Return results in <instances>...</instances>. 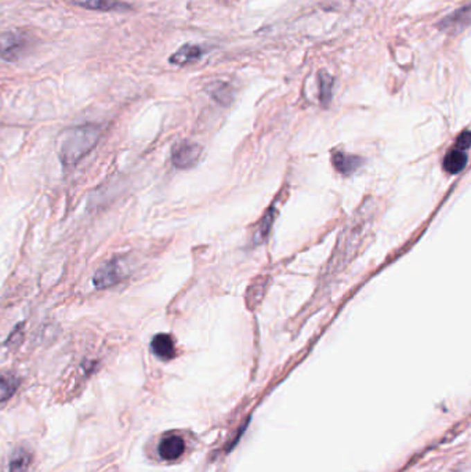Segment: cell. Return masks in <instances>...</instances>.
<instances>
[{
  "mask_svg": "<svg viewBox=\"0 0 471 472\" xmlns=\"http://www.w3.org/2000/svg\"><path fill=\"white\" fill-rule=\"evenodd\" d=\"M101 129L96 125H85L66 130L60 143L58 156L64 166H75L98 143Z\"/></svg>",
  "mask_w": 471,
  "mask_h": 472,
  "instance_id": "obj_1",
  "label": "cell"
},
{
  "mask_svg": "<svg viewBox=\"0 0 471 472\" xmlns=\"http://www.w3.org/2000/svg\"><path fill=\"white\" fill-rule=\"evenodd\" d=\"M30 40L26 33L8 30L0 35V58L15 62L29 50Z\"/></svg>",
  "mask_w": 471,
  "mask_h": 472,
  "instance_id": "obj_2",
  "label": "cell"
},
{
  "mask_svg": "<svg viewBox=\"0 0 471 472\" xmlns=\"http://www.w3.org/2000/svg\"><path fill=\"white\" fill-rule=\"evenodd\" d=\"M202 154V148L195 143H180L172 151V162L177 169L193 167Z\"/></svg>",
  "mask_w": 471,
  "mask_h": 472,
  "instance_id": "obj_3",
  "label": "cell"
},
{
  "mask_svg": "<svg viewBox=\"0 0 471 472\" xmlns=\"http://www.w3.org/2000/svg\"><path fill=\"white\" fill-rule=\"evenodd\" d=\"M122 265L118 260H112L107 264H104L93 278V283L97 289H108L115 284H118L123 279V271Z\"/></svg>",
  "mask_w": 471,
  "mask_h": 472,
  "instance_id": "obj_4",
  "label": "cell"
},
{
  "mask_svg": "<svg viewBox=\"0 0 471 472\" xmlns=\"http://www.w3.org/2000/svg\"><path fill=\"white\" fill-rule=\"evenodd\" d=\"M470 24V4H466L438 22V28L448 33H459Z\"/></svg>",
  "mask_w": 471,
  "mask_h": 472,
  "instance_id": "obj_5",
  "label": "cell"
},
{
  "mask_svg": "<svg viewBox=\"0 0 471 472\" xmlns=\"http://www.w3.org/2000/svg\"><path fill=\"white\" fill-rule=\"evenodd\" d=\"M184 451H186V444L183 438L177 435H170V437L163 438L158 448L159 456L166 462L177 460L184 453Z\"/></svg>",
  "mask_w": 471,
  "mask_h": 472,
  "instance_id": "obj_6",
  "label": "cell"
},
{
  "mask_svg": "<svg viewBox=\"0 0 471 472\" xmlns=\"http://www.w3.org/2000/svg\"><path fill=\"white\" fill-rule=\"evenodd\" d=\"M72 4L94 11H129L130 6L121 0H69Z\"/></svg>",
  "mask_w": 471,
  "mask_h": 472,
  "instance_id": "obj_7",
  "label": "cell"
},
{
  "mask_svg": "<svg viewBox=\"0 0 471 472\" xmlns=\"http://www.w3.org/2000/svg\"><path fill=\"white\" fill-rule=\"evenodd\" d=\"M204 53H205L204 47H201L198 44L187 43V44L181 46L176 53H173V55L170 57L169 61L175 65L184 66V65H188V64L198 61L204 55Z\"/></svg>",
  "mask_w": 471,
  "mask_h": 472,
  "instance_id": "obj_8",
  "label": "cell"
},
{
  "mask_svg": "<svg viewBox=\"0 0 471 472\" xmlns=\"http://www.w3.org/2000/svg\"><path fill=\"white\" fill-rule=\"evenodd\" d=\"M151 348L152 352L163 361H169L173 359L176 356V348H175V343L173 338L166 334V333H159L152 338L151 343Z\"/></svg>",
  "mask_w": 471,
  "mask_h": 472,
  "instance_id": "obj_9",
  "label": "cell"
},
{
  "mask_svg": "<svg viewBox=\"0 0 471 472\" xmlns=\"http://www.w3.org/2000/svg\"><path fill=\"white\" fill-rule=\"evenodd\" d=\"M468 165V155L462 149L451 151L444 159V169L451 174L461 173Z\"/></svg>",
  "mask_w": 471,
  "mask_h": 472,
  "instance_id": "obj_10",
  "label": "cell"
},
{
  "mask_svg": "<svg viewBox=\"0 0 471 472\" xmlns=\"http://www.w3.org/2000/svg\"><path fill=\"white\" fill-rule=\"evenodd\" d=\"M359 163L361 161L357 156H351L343 152H337L333 155V165L336 170L340 172L341 174H350L359 166Z\"/></svg>",
  "mask_w": 471,
  "mask_h": 472,
  "instance_id": "obj_11",
  "label": "cell"
},
{
  "mask_svg": "<svg viewBox=\"0 0 471 472\" xmlns=\"http://www.w3.org/2000/svg\"><path fill=\"white\" fill-rule=\"evenodd\" d=\"M318 83H319V98L323 105H328L332 98V89H333V78L330 73L321 71L318 73Z\"/></svg>",
  "mask_w": 471,
  "mask_h": 472,
  "instance_id": "obj_12",
  "label": "cell"
},
{
  "mask_svg": "<svg viewBox=\"0 0 471 472\" xmlns=\"http://www.w3.org/2000/svg\"><path fill=\"white\" fill-rule=\"evenodd\" d=\"M209 91H211L212 97H213L216 101L222 102L223 105H229V104L231 102V100H233V91H231L230 86L226 84V83L216 82V83L209 89Z\"/></svg>",
  "mask_w": 471,
  "mask_h": 472,
  "instance_id": "obj_13",
  "label": "cell"
},
{
  "mask_svg": "<svg viewBox=\"0 0 471 472\" xmlns=\"http://www.w3.org/2000/svg\"><path fill=\"white\" fill-rule=\"evenodd\" d=\"M32 460V455L26 451H17L10 463V472H25Z\"/></svg>",
  "mask_w": 471,
  "mask_h": 472,
  "instance_id": "obj_14",
  "label": "cell"
},
{
  "mask_svg": "<svg viewBox=\"0 0 471 472\" xmlns=\"http://www.w3.org/2000/svg\"><path fill=\"white\" fill-rule=\"evenodd\" d=\"M17 384L8 379H0V402H4L12 397Z\"/></svg>",
  "mask_w": 471,
  "mask_h": 472,
  "instance_id": "obj_15",
  "label": "cell"
},
{
  "mask_svg": "<svg viewBox=\"0 0 471 472\" xmlns=\"http://www.w3.org/2000/svg\"><path fill=\"white\" fill-rule=\"evenodd\" d=\"M470 131H469V130H465V131L459 136V138H458V141H456V148H458V149H462V151L469 149V147H470Z\"/></svg>",
  "mask_w": 471,
  "mask_h": 472,
  "instance_id": "obj_16",
  "label": "cell"
}]
</instances>
